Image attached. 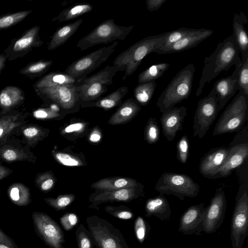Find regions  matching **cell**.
I'll return each instance as SVG.
<instances>
[{
  "mask_svg": "<svg viewBox=\"0 0 248 248\" xmlns=\"http://www.w3.org/2000/svg\"><path fill=\"white\" fill-rule=\"evenodd\" d=\"M155 81L139 84L134 90V94L136 101L139 105H147L154 93L156 88Z\"/></svg>",
  "mask_w": 248,
  "mask_h": 248,
  "instance_id": "obj_31",
  "label": "cell"
},
{
  "mask_svg": "<svg viewBox=\"0 0 248 248\" xmlns=\"http://www.w3.org/2000/svg\"><path fill=\"white\" fill-rule=\"evenodd\" d=\"M248 114V96L239 92L224 110L214 128L213 136L239 131Z\"/></svg>",
  "mask_w": 248,
  "mask_h": 248,
  "instance_id": "obj_5",
  "label": "cell"
},
{
  "mask_svg": "<svg viewBox=\"0 0 248 248\" xmlns=\"http://www.w3.org/2000/svg\"><path fill=\"white\" fill-rule=\"evenodd\" d=\"M22 91L15 86H8L0 93V103L4 107H10L22 97Z\"/></svg>",
  "mask_w": 248,
  "mask_h": 248,
  "instance_id": "obj_33",
  "label": "cell"
},
{
  "mask_svg": "<svg viewBox=\"0 0 248 248\" xmlns=\"http://www.w3.org/2000/svg\"><path fill=\"white\" fill-rule=\"evenodd\" d=\"M38 132V129L34 127L26 128L23 131L24 135L27 137H33L36 136Z\"/></svg>",
  "mask_w": 248,
  "mask_h": 248,
  "instance_id": "obj_50",
  "label": "cell"
},
{
  "mask_svg": "<svg viewBox=\"0 0 248 248\" xmlns=\"http://www.w3.org/2000/svg\"><path fill=\"white\" fill-rule=\"evenodd\" d=\"M133 28V25L128 27L118 25L113 19H108L80 39L77 46L81 50H85L94 46L108 44L116 40L123 41Z\"/></svg>",
  "mask_w": 248,
  "mask_h": 248,
  "instance_id": "obj_7",
  "label": "cell"
},
{
  "mask_svg": "<svg viewBox=\"0 0 248 248\" xmlns=\"http://www.w3.org/2000/svg\"><path fill=\"white\" fill-rule=\"evenodd\" d=\"M0 243L6 245L10 248H18L13 240L6 235L0 229Z\"/></svg>",
  "mask_w": 248,
  "mask_h": 248,
  "instance_id": "obj_46",
  "label": "cell"
},
{
  "mask_svg": "<svg viewBox=\"0 0 248 248\" xmlns=\"http://www.w3.org/2000/svg\"><path fill=\"white\" fill-rule=\"evenodd\" d=\"M227 201L221 187L216 189L209 205L205 208L202 232L213 233L222 225L226 214Z\"/></svg>",
  "mask_w": 248,
  "mask_h": 248,
  "instance_id": "obj_13",
  "label": "cell"
},
{
  "mask_svg": "<svg viewBox=\"0 0 248 248\" xmlns=\"http://www.w3.org/2000/svg\"><path fill=\"white\" fill-rule=\"evenodd\" d=\"M151 227L148 223L141 216L138 217L134 223V230L138 241L142 244L147 238Z\"/></svg>",
  "mask_w": 248,
  "mask_h": 248,
  "instance_id": "obj_39",
  "label": "cell"
},
{
  "mask_svg": "<svg viewBox=\"0 0 248 248\" xmlns=\"http://www.w3.org/2000/svg\"><path fill=\"white\" fill-rule=\"evenodd\" d=\"M60 222L63 228L66 231L72 230L78 223V218L73 213H67L60 218Z\"/></svg>",
  "mask_w": 248,
  "mask_h": 248,
  "instance_id": "obj_45",
  "label": "cell"
},
{
  "mask_svg": "<svg viewBox=\"0 0 248 248\" xmlns=\"http://www.w3.org/2000/svg\"><path fill=\"white\" fill-rule=\"evenodd\" d=\"M3 132V130L2 128H0V137L1 136Z\"/></svg>",
  "mask_w": 248,
  "mask_h": 248,
  "instance_id": "obj_57",
  "label": "cell"
},
{
  "mask_svg": "<svg viewBox=\"0 0 248 248\" xmlns=\"http://www.w3.org/2000/svg\"><path fill=\"white\" fill-rule=\"evenodd\" d=\"M187 114V108L184 106L173 107L162 113L160 123L163 133L168 141H172L177 133L183 129V124Z\"/></svg>",
  "mask_w": 248,
  "mask_h": 248,
  "instance_id": "obj_16",
  "label": "cell"
},
{
  "mask_svg": "<svg viewBox=\"0 0 248 248\" xmlns=\"http://www.w3.org/2000/svg\"><path fill=\"white\" fill-rule=\"evenodd\" d=\"M169 67L170 64L165 62L151 65L139 75V84L155 81L160 78Z\"/></svg>",
  "mask_w": 248,
  "mask_h": 248,
  "instance_id": "obj_32",
  "label": "cell"
},
{
  "mask_svg": "<svg viewBox=\"0 0 248 248\" xmlns=\"http://www.w3.org/2000/svg\"><path fill=\"white\" fill-rule=\"evenodd\" d=\"M204 203L189 207L179 219L178 232L186 235L201 236L203 227Z\"/></svg>",
  "mask_w": 248,
  "mask_h": 248,
  "instance_id": "obj_15",
  "label": "cell"
},
{
  "mask_svg": "<svg viewBox=\"0 0 248 248\" xmlns=\"http://www.w3.org/2000/svg\"><path fill=\"white\" fill-rule=\"evenodd\" d=\"M0 248H10L6 245L0 243Z\"/></svg>",
  "mask_w": 248,
  "mask_h": 248,
  "instance_id": "obj_56",
  "label": "cell"
},
{
  "mask_svg": "<svg viewBox=\"0 0 248 248\" xmlns=\"http://www.w3.org/2000/svg\"><path fill=\"white\" fill-rule=\"evenodd\" d=\"M10 197L11 199L16 204H21L19 190L18 188L13 187L10 193ZM22 205V204H21Z\"/></svg>",
  "mask_w": 248,
  "mask_h": 248,
  "instance_id": "obj_48",
  "label": "cell"
},
{
  "mask_svg": "<svg viewBox=\"0 0 248 248\" xmlns=\"http://www.w3.org/2000/svg\"><path fill=\"white\" fill-rule=\"evenodd\" d=\"M166 32L147 36L136 42L119 54L113 61L115 66L125 67L124 80L138 69L143 59L159 48L164 40Z\"/></svg>",
  "mask_w": 248,
  "mask_h": 248,
  "instance_id": "obj_3",
  "label": "cell"
},
{
  "mask_svg": "<svg viewBox=\"0 0 248 248\" xmlns=\"http://www.w3.org/2000/svg\"><path fill=\"white\" fill-rule=\"evenodd\" d=\"M248 20L245 15L240 11L234 14L232 20V34L231 35L235 41L241 56V62L248 58V37L245 27Z\"/></svg>",
  "mask_w": 248,
  "mask_h": 248,
  "instance_id": "obj_22",
  "label": "cell"
},
{
  "mask_svg": "<svg viewBox=\"0 0 248 248\" xmlns=\"http://www.w3.org/2000/svg\"><path fill=\"white\" fill-rule=\"evenodd\" d=\"M75 196L73 194L60 195L56 199H46V202L50 206L57 211L63 210L70 205L75 200Z\"/></svg>",
  "mask_w": 248,
  "mask_h": 248,
  "instance_id": "obj_40",
  "label": "cell"
},
{
  "mask_svg": "<svg viewBox=\"0 0 248 248\" xmlns=\"http://www.w3.org/2000/svg\"><path fill=\"white\" fill-rule=\"evenodd\" d=\"M100 139H101L100 134L96 131L93 132L91 135V136L90 137V141H91L93 142H96L99 141L100 140Z\"/></svg>",
  "mask_w": 248,
  "mask_h": 248,
  "instance_id": "obj_54",
  "label": "cell"
},
{
  "mask_svg": "<svg viewBox=\"0 0 248 248\" xmlns=\"http://www.w3.org/2000/svg\"><path fill=\"white\" fill-rule=\"evenodd\" d=\"M54 184V181L52 179H48L44 181L41 186V188L44 191L50 189Z\"/></svg>",
  "mask_w": 248,
  "mask_h": 248,
  "instance_id": "obj_52",
  "label": "cell"
},
{
  "mask_svg": "<svg viewBox=\"0 0 248 248\" xmlns=\"http://www.w3.org/2000/svg\"><path fill=\"white\" fill-rule=\"evenodd\" d=\"M127 92V86H122L104 97L84 104L105 109H110L121 104L122 99Z\"/></svg>",
  "mask_w": 248,
  "mask_h": 248,
  "instance_id": "obj_28",
  "label": "cell"
},
{
  "mask_svg": "<svg viewBox=\"0 0 248 248\" xmlns=\"http://www.w3.org/2000/svg\"><path fill=\"white\" fill-rule=\"evenodd\" d=\"M118 43L102 47L78 58L67 66L64 73L75 78L81 80L106 62L115 51Z\"/></svg>",
  "mask_w": 248,
  "mask_h": 248,
  "instance_id": "obj_9",
  "label": "cell"
},
{
  "mask_svg": "<svg viewBox=\"0 0 248 248\" xmlns=\"http://www.w3.org/2000/svg\"><path fill=\"white\" fill-rule=\"evenodd\" d=\"M155 189L160 195L171 194L183 201L185 197H196L200 187L191 177L186 174L164 172L158 179Z\"/></svg>",
  "mask_w": 248,
  "mask_h": 248,
  "instance_id": "obj_8",
  "label": "cell"
},
{
  "mask_svg": "<svg viewBox=\"0 0 248 248\" xmlns=\"http://www.w3.org/2000/svg\"><path fill=\"white\" fill-rule=\"evenodd\" d=\"M195 71L193 64L182 68L170 81L157 99L156 105L161 112L164 113L189 96Z\"/></svg>",
  "mask_w": 248,
  "mask_h": 248,
  "instance_id": "obj_2",
  "label": "cell"
},
{
  "mask_svg": "<svg viewBox=\"0 0 248 248\" xmlns=\"http://www.w3.org/2000/svg\"><path fill=\"white\" fill-rule=\"evenodd\" d=\"M81 80L75 78L64 72L49 73L41 78L35 84L36 90L67 85H76Z\"/></svg>",
  "mask_w": 248,
  "mask_h": 248,
  "instance_id": "obj_25",
  "label": "cell"
},
{
  "mask_svg": "<svg viewBox=\"0 0 248 248\" xmlns=\"http://www.w3.org/2000/svg\"><path fill=\"white\" fill-rule=\"evenodd\" d=\"M145 216H154L161 221H169L171 211L167 199L162 195L149 199L145 205Z\"/></svg>",
  "mask_w": 248,
  "mask_h": 248,
  "instance_id": "obj_23",
  "label": "cell"
},
{
  "mask_svg": "<svg viewBox=\"0 0 248 248\" xmlns=\"http://www.w3.org/2000/svg\"><path fill=\"white\" fill-rule=\"evenodd\" d=\"M213 32L214 31L210 29H196L175 44L166 47L157 48L154 52L159 54H167L183 51L196 46L210 36Z\"/></svg>",
  "mask_w": 248,
  "mask_h": 248,
  "instance_id": "obj_18",
  "label": "cell"
},
{
  "mask_svg": "<svg viewBox=\"0 0 248 248\" xmlns=\"http://www.w3.org/2000/svg\"><path fill=\"white\" fill-rule=\"evenodd\" d=\"M176 157L181 163L185 164L187 160L189 141L187 136H183L178 141L176 146Z\"/></svg>",
  "mask_w": 248,
  "mask_h": 248,
  "instance_id": "obj_43",
  "label": "cell"
},
{
  "mask_svg": "<svg viewBox=\"0 0 248 248\" xmlns=\"http://www.w3.org/2000/svg\"><path fill=\"white\" fill-rule=\"evenodd\" d=\"M37 91L64 110L73 109L80 103L79 94L75 85L45 88Z\"/></svg>",
  "mask_w": 248,
  "mask_h": 248,
  "instance_id": "obj_14",
  "label": "cell"
},
{
  "mask_svg": "<svg viewBox=\"0 0 248 248\" xmlns=\"http://www.w3.org/2000/svg\"><path fill=\"white\" fill-rule=\"evenodd\" d=\"M142 192V186L112 191H103L90 198V201L94 207L101 203L108 202H129L138 198Z\"/></svg>",
  "mask_w": 248,
  "mask_h": 248,
  "instance_id": "obj_21",
  "label": "cell"
},
{
  "mask_svg": "<svg viewBox=\"0 0 248 248\" xmlns=\"http://www.w3.org/2000/svg\"><path fill=\"white\" fill-rule=\"evenodd\" d=\"M160 128L155 118L150 117L144 131V139L149 144H154L160 139Z\"/></svg>",
  "mask_w": 248,
  "mask_h": 248,
  "instance_id": "obj_36",
  "label": "cell"
},
{
  "mask_svg": "<svg viewBox=\"0 0 248 248\" xmlns=\"http://www.w3.org/2000/svg\"><path fill=\"white\" fill-rule=\"evenodd\" d=\"M31 11H21L0 17V30L9 28L24 19Z\"/></svg>",
  "mask_w": 248,
  "mask_h": 248,
  "instance_id": "obj_38",
  "label": "cell"
},
{
  "mask_svg": "<svg viewBox=\"0 0 248 248\" xmlns=\"http://www.w3.org/2000/svg\"><path fill=\"white\" fill-rule=\"evenodd\" d=\"M139 185L137 181L130 178H105L98 181L92 185L93 188L103 191H112L123 188L137 187Z\"/></svg>",
  "mask_w": 248,
  "mask_h": 248,
  "instance_id": "obj_27",
  "label": "cell"
},
{
  "mask_svg": "<svg viewBox=\"0 0 248 248\" xmlns=\"http://www.w3.org/2000/svg\"><path fill=\"white\" fill-rule=\"evenodd\" d=\"M248 234V194L239 192L231 219L230 237L232 248H242Z\"/></svg>",
  "mask_w": 248,
  "mask_h": 248,
  "instance_id": "obj_10",
  "label": "cell"
},
{
  "mask_svg": "<svg viewBox=\"0 0 248 248\" xmlns=\"http://www.w3.org/2000/svg\"><path fill=\"white\" fill-rule=\"evenodd\" d=\"M86 221L98 248H129L120 230L108 220L91 216L87 217Z\"/></svg>",
  "mask_w": 248,
  "mask_h": 248,
  "instance_id": "obj_6",
  "label": "cell"
},
{
  "mask_svg": "<svg viewBox=\"0 0 248 248\" xmlns=\"http://www.w3.org/2000/svg\"><path fill=\"white\" fill-rule=\"evenodd\" d=\"M48 115L47 111L44 109H38L34 112V116L37 118H46Z\"/></svg>",
  "mask_w": 248,
  "mask_h": 248,
  "instance_id": "obj_53",
  "label": "cell"
},
{
  "mask_svg": "<svg viewBox=\"0 0 248 248\" xmlns=\"http://www.w3.org/2000/svg\"><path fill=\"white\" fill-rule=\"evenodd\" d=\"M52 63L51 60H41L34 62L22 69L20 72L23 74H41L47 71Z\"/></svg>",
  "mask_w": 248,
  "mask_h": 248,
  "instance_id": "obj_41",
  "label": "cell"
},
{
  "mask_svg": "<svg viewBox=\"0 0 248 248\" xmlns=\"http://www.w3.org/2000/svg\"><path fill=\"white\" fill-rule=\"evenodd\" d=\"M220 111L217 99L208 96L200 100L193 118V136L202 138Z\"/></svg>",
  "mask_w": 248,
  "mask_h": 248,
  "instance_id": "obj_12",
  "label": "cell"
},
{
  "mask_svg": "<svg viewBox=\"0 0 248 248\" xmlns=\"http://www.w3.org/2000/svg\"><path fill=\"white\" fill-rule=\"evenodd\" d=\"M195 29L182 27L177 30L166 32L163 45L159 48L166 47L175 44L195 31Z\"/></svg>",
  "mask_w": 248,
  "mask_h": 248,
  "instance_id": "obj_35",
  "label": "cell"
},
{
  "mask_svg": "<svg viewBox=\"0 0 248 248\" xmlns=\"http://www.w3.org/2000/svg\"><path fill=\"white\" fill-rule=\"evenodd\" d=\"M36 233L51 248H62L64 234L59 224L51 217L43 212L31 215Z\"/></svg>",
  "mask_w": 248,
  "mask_h": 248,
  "instance_id": "obj_11",
  "label": "cell"
},
{
  "mask_svg": "<svg viewBox=\"0 0 248 248\" xmlns=\"http://www.w3.org/2000/svg\"><path fill=\"white\" fill-rule=\"evenodd\" d=\"M240 66L235 67L231 76L217 80L208 95L217 99L220 111L236 93V80Z\"/></svg>",
  "mask_w": 248,
  "mask_h": 248,
  "instance_id": "obj_17",
  "label": "cell"
},
{
  "mask_svg": "<svg viewBox=\"0 0 248 248\" xmlns=\"http://www.w3.org/2000/svg\"><path fill=\"white\" fill-rule=\"evenodd\" d=\"M4 158L9 161H13L16 157V153L12 150H6L3 154Z\"/></svg>",
  "mask_w": 248,
  "mask_h": 248,
  "instance_id": "obj_51",
  "label": "cell"
},
{
  "mask_svg": "<svg viewBox=\"0 0 248 248\" xmlns=\"http://www.w3.org/2000/svg\"><path fill=\"white\" fill-rule=\"evenodd\" d=\"M55 156L61 164L64 166L70 167L79 166L82 164L80 160L68 154L57 153L55 154Z\"/></svg>",
  "mask_w": 248,
  "mask_h": 248,
  "instance_id": "obj_44",
  "label": "cell"
},
{
  "mask_svg": "<svg viewBox=\"0 0 248 248\" xmlns=\"http://www.w3.org/2000/svg\"><path fill=\"white\" fill-rule=\"evenodd\" d=\"M40 27L35 26L29 30L21 37L14 43L13 50L14 52H21L28 49L32 46H39L42 45L38 37Z\"/></svg>",
  "mask_w": 248,
  "mask_h": 248,
  "instance_id": "obj_29",
  "label": "cell"
},
{
  "mask_svg": "<svg viewBox=\"0 0 248 248\" xmlns=\"http://www.w3.org/2000/svg\"><path fill=\"white\" fill-rule=\"evenodd\" d=\"M248 156V144L247 142L239 143L232 146L229 150L227 156L222 166L218 170L214 178L227 177L232 171L241 166Z\"/></svg>",
  "mask_w": 248,
  "mask_h": 248,
  "instance_id": "obj_20",
  "label": "cell"
},
{
  "mask_svg": "<svg viewBox=\"0 0 248 248\" xmlns=\"http://www.w3.org/2000/svg\"><path fill=\"white\" fill-rule=\"evenodd\" d=\"M5 59L6 58L3 55H0V71L4 67Z\"/></svg>",
  "mask_w": 248,
  "mask_h": 248,
  "instance_id": "obj_55",
  "label": "cell"
},
{
  "mask_svg": "<svg viewBox=\"0 0 248 248\" xmlns=\"http://www.w3.org/2000/svg\"><path fill=\"white\" fill-rule=\"evenodd\" d=\"M93 9V6L89 3L76 4L62 10L53 21L58 22L67 21L89 13Z\"/></svg>",
  "mask_w": 248,
  "mask_h": 248,
  "instance_id": "obj_30",
  "label": "cell"
},
{
  "mask_svg": "<svg viewBox=\"0 0 248 248\" xmlns=\"http://www.w3.org/2000/svg\"><path fill=\"white\" fill-rule=\"evenodd\" d=\"M241 62L237 74L236 88L239 92L248 96V58Z\"/></svg>",
  "mask_w": 248,
  "mask_h": 248,
  "instance_id": "obj_34",
  "label": "cell"
},
{
  "mask_svg": "<svg viewBox=\"0 0 248 248\" xmlns=\"http://www.w3.org/2000/svg\"><path fill=\"white\" fill-rule=\"evenodd\" d=\"M167 0H147L146 1L147 9L150 12L156 11Z\"/></svg>",
  "mask_w": 248,
  "mask_h": 248,
  "instance_id": "obj_47",
  "label": "cell"
},
{
  "mask_svg": "<svg viewBox=\"0 0 248 248\" xmlns=\"http://www.w3.org/2000/svg\"><path fill=\"white\" fill-rule=\"evenodd\" d=\"M123 66L107 65L95 74L87 77L76 85L79 94L80 103L94 101L100 98L108 91V86L113 82L112 78L119 71H124Z\"/></svg>",
  "mask_w": 248,
  "mask_h": 248,
  "instance_id": "obj_4",
  "label": "cell"
},
{
  "mask_svg": "<svg viewBox=\"0 0 248 248\" xmlns=\"http://www.w3.org/2000/svg\"><path fill=\"white\" fill-rule=\"evenodd\" d=\"M229 149L222 146L213 149L201 159L199 171L204 177L214 178L224 163Z\"/></svg>",
  "mask_w": 248,
  "mask_h": 248,
  "instance_id": "obj_19",
  "label": "cell"
},
{
  "mask_svg": "<svg viewBox=\"0 0 248 248\" xmlns=\"http://www.w3.org/2000/svg\"><path fill=\"white\" fill-rule=\"evenodd\" d=\"M237 44L232 35L219 42L215 51L204 58V65L196 95L200 96L203 88L221 72L227 71L232 65L239 66L241 59Z\"/></svg>",
  "mask_w": 248,
  "mask_h": 248,
  "instance_id": "obj_1",
  "label": "cell"
},
{
  "mask_svg": "<svg viewBox=\"0 0 248 248\" xmlns=\"http://www.w3.org/2000/svg\"><path fill=\"white\" fill-rule=\"evenodd\" d=\"M81 18L59 28L53 34L47 49L52 50L63 45L77 31L82 23Z\"/></svg>",
  "mask_w": 248,
  "mask_h": 248,
  "instance_id": "obj_26",
  "label": "cell"
},
{
  "mask_svg": "<svg viewBox=\"0 0 248 248\" xmlns=\"http://www.w3.org/2000/svg\"><path fill=\"white\" fill-rule=\"evenodd\" d=\"M105 211L111 216L122 219H130L133 217L134 215L132 211L124 206H107Z\"/></svg>",
  "mask_w": 248,
  "mask_h": 248,
  "instance_id": "obj_42",
  "label": "cell"
},
{
  "mask_svg": "<svg viewBox=\"0 0 248 248\" xmlns=\"http://www.w3.org/2000/svg\"><path fill=\"white\" fill-rule=\"evenodd\" d=\"M141 108L136 100L129 98L111 116L108 123L110 124H119L126 123L138 114Z\"/></svg>",
  "mask_w": 248,
  "mask_h": 248,
  "instance_id": "obj_24",
  "label": "cell"
},
{
  "mask_svg": "<svg viewBox=\"0 0 248 248\" xmlns=\"http://www.w3.org/2000/svg\"><path fill=\"white\" fill-rule=\"evenodd\" d=\"M75 235L78 248H93V239L84 225H79L76 230Z\"/></svg>",
  "mask_w": 248,
  "mask_h": 248,
  "instance_id": "obj_37",
  "label": "cell"
},
{
  "mask_svg": "<svg viewBox=\"0 0 248 248\" xmlns=\"http://www.w3.org/2000/svg\"><path fill=\"white\" fill-rule=\"evenodd\" d=\"M84 127V124L81 123L72 124L68 125L64 129L65 133H71L80 130Z\"/></svg>",
  "mask_w": 248,
  "mask_h": 248,
  "instance_id": "obj_49",
  "label": "cell"
}]
</instances>
